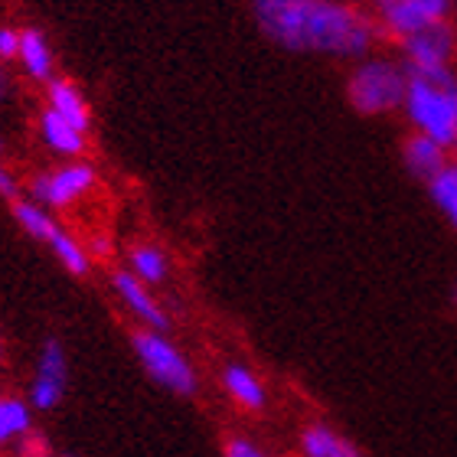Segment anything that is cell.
<instances>
[{
    "mask_svg": "<svg viewBox=\"0 0 457 457\" xmlns=\"http://www.w3.org/2000/svg\"><path fill=\"white\" fill-rule=\"evenodd\" d=\"M248 10L262 37L291 53L360 62L382 39L372 13L343 0H255Z\"/></svg>",
    "mask_w": 457,
    "mask_h": 457,
    "instance_id": "1",
    "label": "cell"
},
{
    "mask_svg": "<svg viewBox=\"0 0 457 457\" xmlns=\"http://www.w3.org/2000/svg\"><path fill=\"white\" fill-rule=\"evenodd\" d=\"M405 98H402V118L409 121L411 134L431 137L441 147L454 144L457 131V72L438 69V72H405Z\"/></svg>",
    "mask_w": 457,
    "mask_h": 457,
    "instance_id": "2",
    "label": "cell"
},
{
    "mask_svg": "<svg viewBox=\"0 0 457 457\" xmlns=\"http://www.w3.org/2000/svg\"><path fill=\"white\" fill-rule=\"evenodd\" d=\"M405 82H409V76H405L399 56L372 53V56L350 66L346 98H350L353 112L366 114V118H379V114H392L402 108Z\"/></svg>",
    "mask_w": 457,
    "mask_h": 457,
    "instance_id": "3",
    "label": "cell"
},
{
    "mask_svg": "<svg viewBox=\"0 0 457 457\" xmlns=\"http://www.w3.org/2000/svg\"><path fill=\"white\" fill-rule=\"evenodd\" d=\"M98 167L92 161H56L46 170H37L27 183V200L46 212H66L92 200L98 190Z\"/></svg>",
    "mask_w": 457,
    "mask_h": 457,
    "instance_id": "4",
    "label": "cell"
},
{
    "mask_svg": "<svg viewBox=\"0 0 457 457\" xmlns=\"http://www.w3.org/2000/svg\"><path fill=\"white\" fill-rule=\"evenodd\" d=\"M131 350L141 362L144 376L161 386V389L180 395V399H190L200 389V376H196V366L187 353L177 346L167 334H157V330H134L131 334Z\"/></svg>",
    "mask_w": 457,
    "mask_h": 457,
    "instance_id": "5",
    "label": "cell"
},
{
    "mask_svg": "<svg viewBox=\"0 0 457 457\" xmlns=\"http://www.w3.org/2000/svg\"><path fill=\"white\" fill-rule=\"evenodd\" d=\"M13 220H17V226L23 228L33 242H39V245L46 248L49 255L56 258L72 278H86L88 271H92L96 262L88 255L86 238H79L72 228L62 226L53 212H46L43 206H37V203H29L27 196H20V200L13 203Z\"/></svg>",
    "mask_w": 457,
    "mask_h": 457,
    "instance_id": "6",
    "label": "cell"
},
{
    "mask_svg": "<svg viewBox=\"0 0 457 457\" xmlns=\"http://www.w3.org/2000/svg\"><path fill=\"white\" fill-rule=\"evenodd\" d=\"M454 4L448 0H379L372 7V20L379 27V37H389L395 43L415 37L421 29L438 27L451 20Z\"/></svg>",
    "mask_w": 457,
    "mask_h": 457,
    "instance_id": "7",
    "label": "cell"
},
{
    "mask_svg": "<svg viewBox=\"0 0 457 457\" xmlns=\"http://www.w3.org/2000/svg\"><path fill=\"white\" fill-rule=\"evenodd\" d=\"M69 392V353L62 346V340L49 337L43 340L37 353V362H33V376L27 382V395L33 411H53L62 405Z\"/></svg>",
    "mask_w": 457,
    "mask_h": 457,
    "instance_id": "8",
    "label": "cell"
},
{
    "mask_svg": "<svg viewBox=\"0 0 457 457\" xmlns=\"http://www.w3.org/2000/svg\"><path fill=\"white\" fill-rule=\"evenodd\" d=\"M399 62L405 72H438L454 69L457 62V23L445 20L438 27H428L415 37L399 43Z\"/></svg>",
    "mask_w": 457,
    "mask_h": 457,
    "instance_id": "9",
    "label": "cell"
},
{
    "mask_svg": "<svg viewBox=\"0 0 457 457\" xmlns=\"http://www.w3.org/2000/svg\"><path fill=\"white\" fill-rule=\"evenodd\" d=\"M108 285H112V295L114 301L121 304V311L131 320H137V330H157V334H167L170 330V314H167V307L161 304V297L154 295V287L141 285L131 271H124V268H114L112 278H108Z\"/></svg>",
    "mask_w": 457,
    "mask_h": 457,
    "instance_id": "10",
    "label": "cell"
},
{
    "mask_svg": "<svg viewBox=\"0 0 457 457\" xmlns=\"http://www.w3.org/2000/svg\"><path fill=\"white\" fill-rule=\"evenodd\" d=\"M220 386L226 392V399L236 405L238 411H248V415H255L268 405V386L265 379L258 376L252 366L245 362H226L220 370Z\"/></svg>",
    "mask_w": 457,
    "mask_h": 457,
    "instance_id": "11",
    "label": "cell"
},
{
    "mask_svg": "<svg viewBox=\"0 0 457 457\" xmlns=\"http://www.w3.org/2000/svg\"><path fill=\"white\" fill-rule=\"evenodd\" d=\"M37 137L56 161H82L88 151V134L62 121L49 108H39L37 114Z\"/></svg>",
    "mask_w": 457,
    "mask_h": 457,
    "instance_id": "12",
    "label": "cell"
},
{
    "mask_svg": "<svg viewBox=\"0 0 457 457\" xmlns=\"http://www.w3.org/2000/svg\"><path fill=\"white\" fill-rule=\"evenodd\" d=\"M17 66L29 82L49 86L56 79V49L49 43L46 29L39 27H20V49H17Z\"/></svg>",
    "mask_w": 457,
    "mask_h": 457,
    "instance_id": "13",
    "label": "cell"
},
{
    "mask_svg": "<svg viewBox=\"0 0 457 457\" xmlns=\"http://www.w3.org/2000/svg\"><path fill=\"white\" fill-rule=\"evenodd\" d=\"M43 108H49L53 114H59L62 121H69L79 131L92 134V105H88L86 92L66 76H56L46 86V98H43Z\"/></svg>",
    "mask_w": 457,
    "mask_h": 457,
    "instance_id": "14",
    "label": "cell"
},
{
    "mask_svg": "<svg viewBox=\"0 0 457 457\" xmlns=\"http://www.w3.org/2000/svg\"><path fill=\"white\" fill-rule=\"evenodd\" d=\"M402 163H405V170H409L415 180L428 183L435 173L445 170L451 163V151L441 147L438 141H431V137L409 134V137L402 141Z\"/></svg>",
    "mask_w": 457,
    "mask_h": 457,
    "instance_id": "15",
    "label": "cell"
},
{
    "mask_svg": "<svg viewBox=\"0 0 457 457\" xmlns=\"http://www.w3.org/2000/svg\"><path fill=\"white\" fill-rule=\"evenodd\" d=\"M170 268L173 265H170L167 248L157 245V242H147V238L134 242V245L128 248V258H124V271H131V275L147 287L163 285V281L170 278Z\"/></svg>",
    "mask_w": 457,
    "mask_h": 457,
    "instance_id": "16",
    "label": "cell"
},
{
    "mask_svg": "<svg viewBox=\"0 0 457 457\" xmlns=\"http://www.w3.org/2000/svg\"><path fill=\"white\" fill-rule=\"evenodd\" d=\"M29 431H37V411L17 392H0V451H13Z\"/></svg>",
    "mask_w": 457,
    "mask_h": 457,
    "instance_id": "17",
    "label": "cell"
},
{
    "mask_svg": "<svg viewBox=\"0 0 457 457\" xmlns=\"http://www.w3.org/2000/svg\"><path fill=\"white\" fill-rule=\"evenodd\" d=\"M297 451L301 457H362V451L346 441L337 428L324 421H311L297 435Z\"/></svg>",
    "mask_w": 457,
    "mask_h": 457,
    "instance_id": "18",
    "label": "cell"
},
{
    "mask_svg": "<svg viewBox=\"0 0 457 457\" xmlns=\"http://www.w3.org/2000/svg\"><path fill=\"white\" fill-rule=\"evenodd\" d=\"M428 196L435 203V210L457 228V157H451V163L445 170H438L428 183Z\"/></svg>",
    "mask_w": 457,
    "mask_h": 457,
    "instance_id": "19",
    "label": "cell"
},
{
    "mask_svg": "<svg viewBox=\"0 0 457 457\" xmlns=\"http://www.w3.org/2000/svg\"><path fill=\"white\" fill-rule=\"evenodd\" d=\"M10 454H13V457H59L56 448H53V441H49L43 431H29L27 438L20 441Z\"/></svg>",
    "mask_w": 457,
    "mask_h": 457,
    "instance_id": "20",
    "label": "cell"
},
{
    "mask_svg": "<svg viewBox=\"0 0 457 457\" xmlns=\"http://www.w3.org/2000/svg\"><path fill=\"white\" fill-rule=\"evenodd\" d=\"M222 457H271L258 441L245 438V435H228L222 445Z\"/></svg>",
    "mask_w": 457,
    "mask_h": 457,
    "instance_id": "21",
    "label": "cell"
},
{
    "mask_svg": "<svg viewBox=\"0 0 457 457\" xmlns=\"http://www.w3.org/2000/svg\"><path fill=\"white\" fill-rule=\"evenodd\" d=\"M17 49H20V27L0 23V66L4 62H17Z\"/></svg>",
    "mask_w": 457,
    "mask_h": 457,
    "instance_id": "22",
    "label": "cell"
},
{
    "mask_svg": "<svg viewBox=\"0 0 457 457\" xmlns=\"http://www.w3.org/2000/svg\"><path fill=\"white\" fill-rule=\"evenodd\" d=\"M20 177L13 170H10L7 163H4V157H0V196L10 203H17L20 200Z\"/></svg>",
    "mask_w": 457,
    "mask_h": 457,
    "instance_id": "23",
    "label": "cell"
},
{
    "mask_svg": "<svg viewBox=\"0 0 457 457\" xmlns=\"http://www.w3.org/2000/svg\"><path fill=\"white\" fill-rule=\"evenodd\" d=\"M7 96H10V72L7 66H0V105L7 102Z\"/></svg>",
    "mask_w": 457,
    "mask_h": 457,
    "instance_id": "24",
    "label": "cell"
},
{
    "mask_svg": "<svg viewBox=\"0 0 457 457\" xmlns=\"http://www.w3.org/2000/svg\"><path fill=\"white\" fill-rule=\"evenodd\" d=\"M4 360H7V343H4V334H0V370H4Z\"/></svg>",
    "mask_w": 457,
    "mask_h": 457,
    "instance_id": "25",
    "label": "cell"
},
{
    "mask_svg": "<svg viewBox=\"0 0 457 457\" xmlns=\"http://www.w3.org/2000/svg\"><path fill=\"white\" fill-rule=\"evenodd\" d=\"M4 151H7V137H4V124H0V157H4Z\"/></svg>",
    "mask_w": 457,
    "mask_h": 457,
    "instance_id": "26",
    "label": "cell"
},
{
    "mask_svg": "<svg viewBox=\"0 0 457 457\" xmlns=\"http://www.w3.org/2000/svg\"><path fill=\"white\" fill-rule=\"evenodd\" d=\"M451 151H454V154H457V131H454V144H451Z\"/></svg>",
    "mask_w": 457,
    "mask_h": 457,
    "instance_id": "27",
    "label": "cell"
},
{
    "mask_svg": "<svg viewBox=\"0 0 457 457\" xmlns=\"http://www.w3.org/2000/svg\"><path fill=\"white\" fill-rule=\"evenodd\" d=\"M451 301H454V304H457V285H454V295H451Z\"/></svg>",
    "mask_w": 457,
    "mask_h": 457,
    "instance_id": "28",
    "label": "cell"
},
{
    "mask_svg": "<svg viewBox=\"0 0 457 457\" xmlns=\"http://www.w3.org/2000/svg\"><path fill=\"white\" fill-rule=\"evenodd\" d=\"M59 457H76V454H59Z\"/></svg>",
    "mask_w": 457,
    "mask_h": 457,
    "instance_id": "29",
    "label": "cell"
},
{
    "mask_svg": "<svg viewBox=\"0 0 457 457\" xmlns=\"http://www.w3.org/2000/svg\"><path fill=\"white\" fill-rule=\"evenodd\" d=\"M454 20H457V7H454Z\"/></svg>",
    "mask_w": 457,
    "mask_h": 457,
    "instance_id": "30",
    "label": "cell"
}]
</instances>
